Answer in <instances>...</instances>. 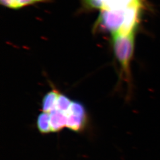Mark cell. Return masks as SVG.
Wrapping results in <instances>:
<instances>
[{"instance_id":"6da1fadb","label":"cell","mask_w":160,"mask_h":160,"mask_svg":"<svg viewBox=\"0 0 160 160\" xmlns=\"http://www.w3.org/2000/svg\"><path fill=\"white\" fill-rule=\"evenodd\" d=\"M135 33L112 34V42L115 57L120 64L122 71L127 82L131 81V65L135 48Z\"/></svg>"},{"instance_id":"52a82bcc","label":"cell","mask_w":160,"mask_h":160,"mask_svg":"<svg viewBox=\"0 0 160 160\" xmlns=\"http://www.w3.org/2000/svg\"><path fill=\"white\" fill-rule=\"evenodd\" d=\"M38 126L39 130L42 133H49L52 132L49 113L43 112V113L40 114L38 119Z\"/></svg>"},{"instance_id":"277c9868","label":"cell","mask_w":160,"mask_h":160,"mask_svg":"<svg viewBox=\"0 0 160 160\" xmlns=\"http://www.w3.org/2000/svg\"><path fill=\"white\" fill-rule=\"evenodd\" d=\"M52 132H58L66 127L67 122V113L54 108L49 113Z\"/></svg>"},{"instance_id":"7a4b0ae2","label":"cell","mask_w":160,"mask_h":160,"mask_svg":"<svg viewBox=\"0 0 160 160\" xmlns=\"http://www.w3.org/2000/svg\"><path fill=\"white\" fill-rule=\"evenodd\" d=\"M91 8L104 10L126 9L136 6H145V0H84Z\"/></svg>"},{"instance_id":"3957f363","label":"cell","mask_w":160,"mask_h":160,"mask_svg":"<svg viewBox=\"0 0 160 160\" xmlns=\"http://www.w3.org/2000/svg\"><path fill=\"white\" fill-rule=\"evenodd\" d=\"M67 122L66 127L74 131H80L86 122V111L80 103L73 102L67 112Z\"/></svg>"},{"instance_id":"ba28073f","label":"cell","mask_w":160,"mask_h":160,"mask_svg":"<svg viewBox=\"0 0 160 160\" xmlns=\"http://www.w3.org/2000/svg\"><path fill=\"white\" fill-rule=\"evenodd\" d=\"M72 102V101L68 97L59 93L55 108H57L63 112L67 113L69 109Z\"/></svg>"},{"instance_id":"5b68a950","label":"cell","mask_w":160,"mask_h":160,"mask_svg":"<svg viewBox=\"0 0 160 160\" xmlns=\"http://www.w3.org/2000/svg\"><path fill=\"white\" fill-rule=\"evenodd\" d=\"M52 0H0L1 4L7 8L17 10L26 6L40 2H48Z\"/></svg>"},{"instance_id":"8992f818","label":"cell","mask_w":160,"mask_h":160,"mask_svg":"<svg viewBox=\"0 0 160 160\" xmlns=\"http://www.w3.org/2000/svg\"><path fill=\"white\" fill-rule=\"evenodd\" d=\"M59 94V92L56 90H52L46 94L43 98L42 102V108L43 112L49 113L52 110L55 108Z\"/></svg>"}]
</instances>
